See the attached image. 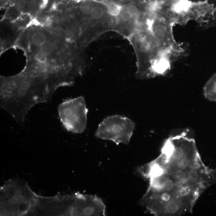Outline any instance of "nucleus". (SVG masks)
I'll return each instance as SVG.
<instances>
[{
	"label": "nucleus",
	"mask_w": 216,
	"mask_h": 216,
	"mask_svg": "<svg viewBox=\"0 0 216 216\" xmlns=\"http://www.w3.org/2000/svg\"><path fill=\"white\" fill-rule=\"evenodd\" d=\"M203 93L206 99L211 101L216 102V73L205 84Z\"/></svg>",
	"instance_id": "423d86ee"
},
{
	"label": "nucleus",
	"mask_w": 216,
	"mask_h": 216,
	"mask_svg": "<svg viewBox=\"0 0 216 216\" xmlns=\"http://www.w3.org/2000/svg\"><path fill=\"white\" fill-rule=\"evenodd\" d=\"M46 41L44 34L41 33H36L32 37V42L34 46L40 47Z\"/></svg>",
	"instance_id": "0eeeda50"
},
{
	"label": "nucleus",
	"mask_w": 216,
	"mask_h": 216,
	"mask_svg": "<svg viewBox=\"0 0 216 216\" xmlns=\"http://www.w3.org/2000/svg\"><path fill=\"white\" fill-rule=\"evenodd\" d=\"M53 95L45 83L29 74L1 78V107L20 125L33 107L50 101Z\"/></svg>",
	"instance_id": "f257e3e1"
},
{
	"label": "nucleus",
	"mask_w": 216,
	"mask_h": 216,
	"mask_svg": "<svg viewBox=\"0 0 216 216\" xmlns=\"http://www.w3.org/2000/svg\"><path fill=\"white\" fill-rule=\"evenodd\" d=\"M94 5L93 3L90 1H84L80 3V10L84 14L91 13Z\"/></svg>",
	"instance_id": "6e6552de"
},
{
	"label": "nucleus",
	"mask_w": 216,
	"mask_h": 216,
	"mask_svg": "<svg viewBox=\"0 0 216 216\" xmlns=\"http://www.w3.org/2000/svg\"><path fill=\"white\" fill-rule=\"evenodd\" d=\"M132 15H131L128 11L123 12L121 14V18L124 21H129L131 19Z\"/></svg>",
	"instance_id": "ddd939ff"
},
{
	"label": "nucleus",
	"mask_w": 216,
	"mask_h": 216,
	"mask_svg": "<svg viewBox=\"0 0 216 216\" xmlns=\"http://www.w3.org/2000/svg\"><path fill=\"white\" fill-rule=\"evenodd\" d=\"M17 5L20 8H23L25 7L27 4L25 0H19L17 2Z\"/></svg>",
	"instance_id": "2eb2a0df"
},
{
	"label": "nucleus",
	"mask_w": 216,
	"mask_h": 216,
	"mask_svg": "<svg viewBox=\"0 0 216 216\" xmlns=\"http://www.w3.org/2000/svg\"><path fill=\"white\" fill-rule=\"evenodd\" d=\"M47 59L48 58L47 55L41 52L36 54L34 57L35 62L46 63L47 62Z\"/></svg>",
	"instance_id": "f8f14e48"
},
{
	"label": "nucleus",
	"mask_w": 216,
	"mask_h": 216,
	"mask_svg": "<svg viewBox=\"0 0 216 216\" xmlns=\"http://www.w3.org/2000/svg\"><path fill=\"white\" fill-rule=\"evenodd\" d=\"M127 11L133 16L138 13L139 9L136 6L130 5L128 8Z\"/></svg>",
	"instance_id": "4468645a"
},
{
	"label": "nucleus",
	"mask_w": 216,
	"mask_h": 216,
	"mask_svg": "<svg viewBox=\"0 0 216 216\" xmlns=\"http://www.w3.org/2000/svg\"><path fill=\"white\" fill-rule=\"evenodd\" d=\"M58 112L60 122L68 131L77 134L85 131L88 110L83 97L65 100L58 106Z\"/></svg>",
	"instance_id": "7ed1b4c3"
},
{
	"label": "nucleus",
	"mask_w": 216,
	"mask_h": 216,
	"mask_svg": "<svg viewBox=\"0 0 216 216\" xmlns=\"http://www.w3.org/2000/svg\"><path fill=\"white\" fill-rule=\"evenodd\" d=\"M25 1L26 2V3L28 4H31L33 1V0H25Z\"/></svg>",
	"instance_id": "dca6fc26"
},
{
	"label": "nucleus",
	"mask_w": 216,
	"mask_h": 216,
	"mask_svg": "<svg viewBox=\"0 0 216 216\" xmlns=\"http://www.w3.org/2000/svg\"><path fill=\"white\" fill-rule=\"evenodd\" d=\"M40 51L46 55L51 54L54 50V47L52 42L50 41H45L40 47Z\"/></svg>",
	"instance_id": "9d476101"
},
{
	"label": "nucleus",
	"mask_w": 216,
	"mask_h": 216,
	"mask_svg": "<svg viewBox=\"0 0 216 216\" xmlns=\"http://www.w3.org/2000/svg\"><path fill=\"white\" fill-rule=\"evenodd\" d=\"M135 124L124 116L114 115L107 117L98 125L95 136L101 139L128 144L135 129Z\"/></svg>",
	"instance_id": "20e7f679"
},
{
	"label": "nucleus",
	"mask_w": 216,
	"mask_h": 216,
	"mask_svg": "<svg viewBox=\"0 0 216 216\" xmlns=\"http://www.w3.org/2000/svg\"><path fill=\"white\" fill-rule=\"evenodd\" d=\"M91 17L95 20H98L103 17L104 11L103 8L100 6H96L94 7L91 13Z\"/></svg>",
	"instance_id": "1a4fd4ad"
},
{
	"label": "nucleus",
	"mask_w": 216,
	"mask_h": 216,
	"mask_svg": "<svg viewBox=\"0 0 216 216\" xmlns=\"http://www.w3.org/2000/svg\"><path fill=\"white\" fill-rule=\"evenodd\" d=\"M40 197L26 182L11 179L1 188V215L22 216L34 210Z\"/></svg>",
	"instance_id": "f03ea898"
},
{
	"label": "nucleus",
	"mask_w": 216,
	"mask_h": 216,
	"mask_svg": "<svg viewBox=\"0 0 216 216\" xmlns=\"http://www.w3.org/2000/svg\"><path fill=\"white\" fill-rule=\"evenodd\" d=\"M63 215L70 216H105L106 207L96 196L75 193L63 198Z\"/></svg>",
	"instance_id": "39448f33"
},
{
	"label": "nucleus",
	"mask_w": 216,
	"mask_h": 216,
	"mask_svg": "<svg viewBox=\"0 0 216 216\" xmlns=\"http://www.w3.org/2000/svg\"><path fill=\"white\" fill-rule=\"evenodd\" d=\"M121 8L118 4L112 3L109 5L108 8L109 13L113 16H117L120 13Z\"/></svg>",
	"instance_id": "9b49d317"
}]
</instances>
